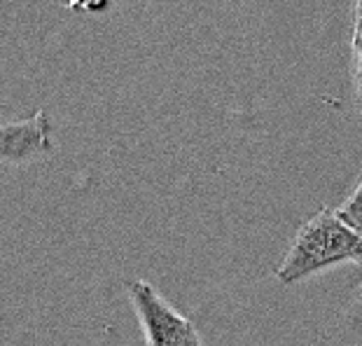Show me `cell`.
I'll list each match as a JSON object with an SVG mask.
<instances>
[{
  "instance_id": "1",
  "label": "cell",
  "mask_w": 362,
  "mask_h": 346,
  "mask_svg": "<svg viewBox=\"0 0 362 346\" xmlns=\"http://www.w3.org/2000/svg\"><path fill=\"white\" fill-rule=\"evenodd\" d=\"M346 263L362 265V236L337 211L320 209L297 229L283 263L276 267V279L283 286H295Z\"/></svg>"
},
{
  "instance_id": "2",
  "label": "cell",
  "mask_w": 362,
  "mask_h": 346,
  "mask_svg": "<svg viewBox=\"0 0 362 346\" xmlns=\"http://www.w3.org/2000/svg\"><path fill=\"white\" fill-rule=\"evenodd\" d=\"M127 290L148 346H204L194 323L185 318L152 283L129 281Z\"/></svg>"
},
{
  "instance_id": "3",
  "label": "cell",
  "mask_w": 362,
  "mask_h": 346,
  "mask_svg": "<svg viewBox=\"0 0 362 346\" xmlns=\"http://www.w3.org/2000/svg\"><path fill=\"white\" fill-rule=\"evenodd\" d=\"M52 150V122L47 113H35L24 122H5L0 155L7 164H26Z\"/></svg>"
},
{
  "instance_id": "4",
  "label": "cell",
  "mask_w": 362,
  "mask_h": 346,
  "mask_svg": "<svg viewBox=\"0 0 362 346\" xmlns=\"http://www.w3.org/2000/svg\"><path fill=\"white\" fill-rule=\"evenodd\" d=\"M337 215L362 236V178L358 183V188L353 190L351 195L346 197V202L337 209Z\"/></svg>"
},
{
  "instance_id": "5",
  "label": "cell",
  "mask_w": 362,
  "mask_h": 346,
  "mask_svg": "<svg viewBox=\"0 0 362 346\" xmlns=\"http://www.w3.org/2000/svg\"><path fill=\"white\" fill-rule=\"evenodd\" d=\"M353 89H356L358 110L362 115V19L353 28Z\"/></svg>"
},
{
  "instance_id": "6",
  "label": "cell",
  "mask_w": 362,
  "mask_h": 346,
  "mask_svg": "<svg viewBox=\"0 0 362 346\" xmlns=\"http://www.w3.org/2000/svg\"><path fill=\"white\" fill-rule=\"evenodd\" d=\"M107 3V0H68V7L71 10H101V7Z\"/></svg>"
},
{
  "instance_id": "7",
  "label": "cell",
  "mask_w": 362,
  "mask_h": 346,
  "mask_svg": "<svg viewBox=\"0 0 362 346\" xmlns=\"http://www.w3.org/2000/svg\"><path fill=\"white\" fill-rule=\"evenodd\" d=\"M362 19V0H353V24Z\"/></svg>"
}]
</instances>
